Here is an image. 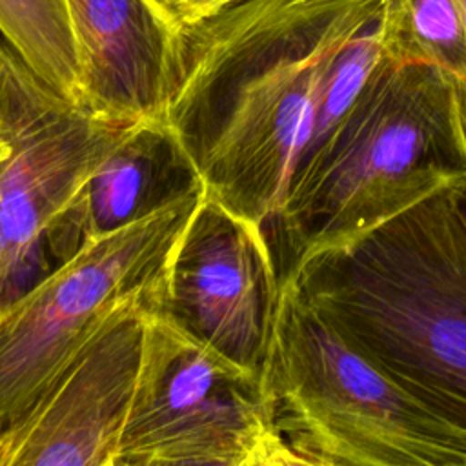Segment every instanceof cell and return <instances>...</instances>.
Masks as SVG:
<instances>
[{
    "label": "cell",
    "instance_id": "cell-16",
    "mask_svg": "<svg viewBox=\"0 0 466 466\" xmlns=\"http://www.w3.org/2000/svg\"><path fill=\"white\" fill-rule=\"evenodd\" d=\"M455 4H457L459 11H461V15H462V18L466 22V0H455Z\"/></svg>",
    "mask_w": 466,
    "mask_h": 466
},
{
    "label": "cell",
    "instance_id": "cell-12",
    "mask_svg": "<svg viewBox=\"0 0 466 466\" xmlns=\"http://www.w3.org/2000/svg\"><path fill=\"white\" fill-rule=\"evenodd\" d=\"M0 36L44 84L78 106L80 58L67 0H0Z\"/></svg>",
    "mask_w": 466,
    "mask_h": 466
},
{
    "label": "cell",
    "instance_id": "cell-4",
    "mask_svg": "<svg viewBox=\"0 0 466 466\" xmlns=\"http://www.w3.org/2000/svg\"><path fill=\"white\" fill-rule=\"evenodd\" d=\"M260 380L300 464L466 466V430L433 411L280 277Z\"/></svg>",
    "mask_w": 466,
    "mask_h": 466
},
{
    "label": "cell",
    "instance_id": "cell-3",
    "mask_svg": "<svg viewBox=\"0 0 466 466\" xmlns=\"http://www.w3.org/2000/svg\"><path fill=\"white\" fill-rule=\"evenodd\" d=\"M466 180V107L459 84L426 64L386 55L348 116L302 164L266 228L279 277L299 260Z\"/></svg>",
    "mask_w": 466,
    "mask_h": 466
},
{
    "label": "cell",
    "instance_id": "cell-15",
    "mask_svg": "<svg viewBox=\"0 0 466 466\" xmlns=\"http://www.w3.org/2000/svg\"><path fill=\"white\" fill-rule=\"evenodd\" d=\"M7 155H9V144L4 137V129H2V122H0V166L7 158Z\"/></svg>",
    "mask_w": 466,
    "mask_h": 466
},
{
    "label": "cell",
    "instance_id": "cell-2",
    "mask_svg": "<svg viewBox=\"0 0 466 466\" xmlns=\"http://www.w3.org/2000/svg\"><path fill=\"white\" fill-rule=\"evenodd\" d=\"M455 184L280 277L391 379L466 430V220Z\"/></svg>",
    "mask_w": 466,
    "mask_h": 466
},
{
    "label": "cell",
    "instance_id": "cell-10",
    "mask_svg": "<svg viewBox=\"0 0 466 466\" xmlns=\"http://www.w3.org/2000/svg\"><path fill=\"white\" fill-rule=\"evenodd\" d=\"M80 58L78 107L115 124H166L177 24L155 0H67Z\"/></svg>",
    "mask_w": 466,
    "mask_h": 466
},
{
    "label": "cell",
    "instance_id": "cell-5",
    "mask_svg": "<svg viewBox=\"0 0 466 466\" xmlns=\"http://www.w3.org/2000/svg\"><path fill=\"white\" fill-rule=\"evenodd\" d=\"M204 186L87 238L0 309V422L22 411L120 306H158L175 248Z\"/></svg>",
    "mask_w": 466,
    "mask_h": 466
},
{
    "label": "cell",
    "instance_id": "cell-1",
    "mask_svg": "<svg viewBox=\"0 0 466 466\" xmlns=\"http://www.w3.org/2000/svg\"><path fill=\"white\" fill-rule=\"evenodd\" d=\"M382 0H237L175 31L166 126L206 197L268 228L339 53Z\"/></svg>",
    "mask_w": 466,
    "mask_h": 466
},
{
    "label": "cell",
    "instance_id": "cell-14",
    "mask_svg": "<svg viewBox=\"0 0 466 466\" xmlns=\"http://www.w3.org/2000/svg\"><path fill=\"white\" fill-rule=\"evenodd\" d=\"M455 193H457V202H459V208L462 211V217L466 220V180H461L455 184Z\"/></svg>",
    "mask_w": 466,
    "mask_h": 466
},
{
    "label": "cell",
    "instance_id": "cell-13",
    "mask_svg": "<svg viewBox=\"0 0 466 466\" xmlns=\"http://www.w3.org/2000/svg\"><path fill=\"white\" fill-rule=\"evenodd\" d=\"M379 36L393 64L439 67L466 91V22L455 0H382Z\"/></svg>",
    "mask_w": 466,
    "mask_h": 466
},
{
    "label": "cell",
    "instance_id": "cell-8",
    "mask_svg": "<svg viewBox=\"0 0 466 466\" xmlns=\"http://www.w3.org/2000/svg\"><path fill=\"white\" fill-rule=\"evenodd\" d=\"M155 300L120 306L55 379L0 422V466H115Z\"/></svg>",
    "mask_w": 466,
    "mask_h": 466
},
{
    "label": "cell",
    "instance_id": "cell-6",
    "mask_svg": "<svg viewBox=\"0 0 466 466\" xmlns=\"http://www.w3.org/2000/svg\"><path fill=\"white\" fill-rule=\"evenodd\" d=\"M295 466L260 375L146 313L142 360L115 466Z\"/></svg>",
    "mask_w": 466,
    "mask_h": 466
},
{
    "label": "cell",
    "instance_id": "cell-7",
    "mask_svg": "<svg viewBox=\"0 0 466 466\" xmlns=\"http://www.w3.org/2000/svg\"><path fill=\"white\" fill-rule=\"evenodd\" d=\"M0 309L55 266L47 235L80 187L133 126L89 116L0 44Z\"/></svg>",
    "mask_w": 466,
    "mask_h": 466
},
{
    "label": "cell",
    "instance_id": "cell-9",
    "mask_svg": "<svg viewBox=\"0 0 466 466\" xmlns=\"http://www.w3.org/2000/svg\"><path fill=\"white\" fill-rule=\"evenodd\" d=\"M279 286L266 229L204 193L175 248L157 309L260 375Z\"/></svg>",
    "mask_w": 466,
    "mask_h": 466
},
{
    "label": "cell",
    "instance_id": "cell-11",
    "mask_svg": "<svg viewBox=\"0 0 466 466\" xmlns=\"http://www.w3.org/2000/svg\"><path fill=\"white\" fill-rule=\"evenodd\" d=\"M197 186L202 182L166 124L133 126L49 231V253L58 264L84 240L144 217Z\"/></svg>",
    "mask_w": 466,
    "mask_h": 466
}]
</instances>
